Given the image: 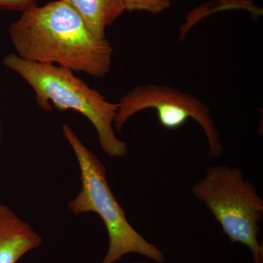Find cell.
Instances as JSON below:
<instances>
[{"label": "cell", "mask_w": 263, "mask_h": 263, "mask_svg": "<svg viewBox=\"0 0 263 263\" xmlns=\"http://www.w3.org/2000/svg\"><path fill=\"white\" fill-rule=\"evenodd\" d=\"M8 36L16 54L94 78L105 77L114 49L106 37H96L80 15L61 0L33 7L12 22Z\"/></svg>", "instance_id": "1"}, {"label": "cell", "mask_w": 263, "mask_h": 263, "mask_svg": "<svg viewBox=\"0 0 263 263\" xmlns=\"http://www.w3.org/2000/svg\"><path fill=\"white\" fill-rule=\"evenodd\" d=\"M3 64L32 88L39 108L48 112L54 107L60 111L71 110L82 114L94 126L100 146L106 155L111 158H122L127 155V143L119 139L114 130L117 103L108 101L75 76L73 71L24 60L15 53L5 57Z\"/></svg>", "instance_id": "2"}, {"label": "cell", "mask_w": 263, "mask_h": 263, "mask_svg": "<svg viewBox=\"0 0 263 263\" xmlns=\"http://www.w3.org/2000/svg\"><path fill=\"white\" fill-rule=\"evenodd\" d=\"M66 140L75 153L81 171L82 188L68 204L75 215L93 212L98 214L106 228L109 237L108 252L102 263H115L123 256L136 253L162 263L164 254L147 241L132 227L108 184L106 168L98 156L89 150L67 124L62 126Z\"/></svg>", "instance_id": "3"}, {"label": "cell", "mask_w": 263, "mask_h": 263, "mask_svg": "<svg viewBox=\"0 0 263 263\" xmlns=\"http://www.w3.org/2000/svg\"><path fill=\"white\" fill-rule=\"evenodd\" d=\"M220 224L232 243L239 242L252 251L254 263L263 262V248L257 235V223L263 215V200L257 189L238 168L215 165L192 189Z\"/></svg>", "instance_id": "4"}, {"label": "cell", "mask_w": 263, "mask_h": 263, "mask_svg": "<svg viewBox=\"0 0 263 263\" xmlns=\"http://www.w3.org/2000/svg\"><path fill=\"white\" fill-rule=\"evenodd\" d=\"M117 105L114 127L119 133L135 114L155 109L159 122L165 129H179L190 118L196 121L206 136L209 156L219 157L222 153L223 147L210 108L193 95L171 86L146 84L136 86L123 95Z\"/></svg>", "instance_id": "5"}, {"label": "cell", "mask_w": 263, "mask_h": 263, "mask_svg": "<svg viewBox=\"0 0 263 263\" xmlns=\"http://www.w3.org/2000/svg\"><path fill=\"white\" fill-rule=\"evenodd\" d=\"M43 239L28 223L0 203V263H17Z\"/></svg>", "instance_id": "6"}, {"label": "cell", "mask_w": 263, "mask_h": 263, "mask_svg": "<svg viewBox=\"0 0 263 263\" xmlns=\"http://www.w3.org/2000/svg\"><path fill=\"white\" fill-rule=\"evenodd\" d=\"M75 10L96 37H105V30L126 11L122 0H61Z\"/></svg>", "instance_id": "7"}, {"label": "cell", "mask_w": 263, "mask_h": 263, "mask_svg": "<svg viewBox=\"0 0 263 263\" xmlns=\"http://www.w3.org/2000/svg\"><path fill=\"white\" fill-rule=\"evenodd\" d=\"M127 11H144L158 14L168 9L171 0H122Z\"/></svg>", "instance_id": "8"}, {"label": "cell", "mask_w": 263, "mask_h": 263, "mask_svg": "<svg viewBox=\"0 0 263 263\" xmlns=\"http://www.w3.org/2000/svg\"><path fill=\"white\" fill-rule=\"evenodd\" d=\"M40 0H0V10L24 13L38 5Z\"/></svg>", "instance_id": "9"}, {"label": "cell", "mask_w": 263, "mask_h": 263, "mask_svg": "<svg viewBox=\"0 0 263 263\" xmlns=\"http://www.w3.org/2000/svg\"><path fill=\"white\" fill-rule=\"evenodd\" d=\"M3 127L2 124L1 120H0V145H1L2 141H3Z\"/></svg>", "instance_id": "10"}, {"label": "cell", "mask_w": 263, "mask_h": 263, "mask_svg": "<svg viewBox=\"0 0 263 263\" xmlns=\"http://www.w3.org/2000/svg\"><path fill=\"white\" fill-rule=\"evenodd\" d=\"M134 263H144V262H134Z\"/></svg>", "instance_id": "11"}]
</instances>
